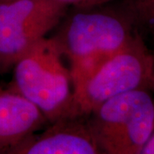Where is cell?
I'll return each mask as SVG.
<instances>
[{"label":"cell","instance_id":"6da1fadb","mask_svg":"<svg viewBox=\"0 0 154 154\" xmlns=\"http://www.w3.org/2000/svg\"><path fill=\"white\" fill-rule=\"evenodd\" d=\"M65 58L52 38H41L13 65L11 88L40 110L49 123L69 119L73 86Z\"/></svg>","mask_w":154,"mask_h":154},{"label":"cell","instance_id":"7a4b0ae2","mask_svg":"<svg viewBox=\"0 0 154 154\" xmlns=\"http://www.w3.org/2000/svg\"><path fill=\"white\" fill-rule=\"evenodd\" d=\"M100 154H140L154 131V100L147 89L109 99L86 118Z\"/></svg>","mask_w":154,"mask_h":154},{"label":"cell","instance_id":"3957f363","mask_svg":"<svg viewBox=\"0 0 154 154\" xmlns=\"http://www.w3.org/2000/svg\"><path fill=\"white\" fill-rule=\"evenodd\" d=\"M154 57L138 36L103 64L82 88L73 93L69 119L87 118L109 99L151 87Z\"/></svg>","mask_w":154,"mask_h":154},{"label":"cell","instance_id":"277c9868","mask_svg":"<svg viewBox=\"0 0 154 154\" xmlns=\"http://www.w3.org/2000/svg\"><path fill=\"white\" fill-rule=\"evenodd\" d=\"M68 9L57 0H1L0 72L57 28Z\"/></svg>","mask_w":154,"mask_h":154},{"label":"cell","instance_id":"5b68a950","mask_svg":"<svg viewBox=\"0 0 154 154\" xmlns=\"http://www.w3.org/2000/svg\"><path fill=\"white\" fill-rule=\"evenodd\" d=\"M99 7L78 9L52 37L69 63L88 57L114 55L134 38L122 17Z\"/></svg>","mask_w":154,"mask_h":154},{"label":"cell","instance_id":"8992f818","mask_svg":"<svg viewBox=\"0 0 154 154\" xmlns=\"http://www.w3.org/2000/svg\"><path fill=\"white\" fill-rule=\"evenodd\" d=\"M0 154H100L86 118L64 119L50 123Z\"/></svg>","mask_w":154,"mask_h":154},{"label":"cell","instance_id":"52a82bcc","mask_svg":"<svg viewBox=\"0 0 154 154\" xmlns=\"http://www.w3.org/2000/svg\"><path fill=\"white\" fill-rule=\"evenodd\" d=\"M48 122L43 113L10 87L0 88V151L20 142Z\"/></svg>","mask_w":154,"mask_h":154},{"label":"cell","instance_id":"ba28073f","mask_svg":"<svg viewBox=\"0 0 154 154\" xmlns=\"http://www.w3.org/2000/svg\"><path fill=\"white\" fill-rule=\"evenodd\" d=\"M68 7L73 6L76 9H90L108 5L116 0H57ZM136 1V0H133Z\"/></svg>","mask_w":154,"mask_h":154},{"label":"cell","instance_id":"9c48e42d","mask_svg":"<svg viewBox=\"0 0 154 154\" xmlns=\"http://www.w3.org/2000/svg\"><path fill=\"white\" fill-rule=\"evenodd\" d=\"M141 14L154 22V0L134 1Z\"/></svg>","mask_w":154,"mask_h":154},{"label":"cell","instance_id":"30bf717a","mask_svg":"<svg viewBox=\"0 0 154 154\" xmlns=\"http://www.w3.org/2000/svg\"><path fill=\"white\" fill-rule=\"evenodd\" d=\"M140 154H154V131Z\"/></svg>","mask_w":154,"mask_h":154},{"label":"cell","instance_id":"8fae6325","mask_svg":"<svg viewBox=\"0 0 154 154\" xmlns=\"http://www.w3.org/2000/svg\"><path fill=\"white\" fill-rule=\"evenodd\" d=\"M151 87L154 89V75L152 77V83H151Z\"/></svg>","mask_w":154,"mask_h":154},{"label":"cell","instance_id":"7c38bea8","mask_svg":"<svg viewBox=\"0 0 154 154\" xmlns=\"http://www.w3.org/2000/svg\"><path fill=\"white\" fill-rule=\"evenodd\" d=\"M0 1H1V0H0Z\"/></svg>","mask_w":154,"mask_h":154}]
</instances>
